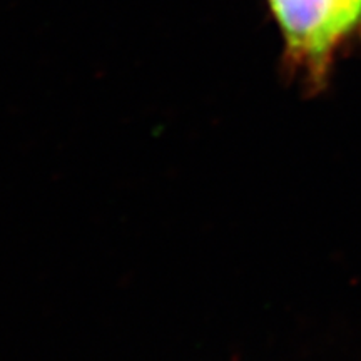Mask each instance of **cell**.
Wrapping results in <instances>:
<instances>
[{"label":"cell","instance_id":"obj_1","mask_svg":"<svg viewBox=\"0 0 361 361\" xmlns=\"http://www.w3.org/2000/svg\"><path fill=\"white\" fill-rule=\"evenodd\" d=\"M284 40L283 67L310 92L326 85L338 52L361 37L358 0H268Z\"/></svg>","mask_w":361,"mask_h":361},{"label":"cell","instance_id":"obj_2","mask_svg":"<svg viewBox=\"0 0 361 361\" xmlns=\"http://www.w3.org/2000/svg\"><path fill=\"white\" fill-rule=\"evenodd\" d=\"M358 2H360V4H361V0H358Z\"/></svg>","mask_w":361,"mask_h":361}]
</instances>
